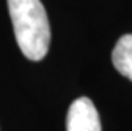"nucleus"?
Segmentation results:
<instances>
[{"label": "nucleus", "instance_id": "f257e3e1", "mask_svg": "<svg viewBox=\"0 0 132 131\" xmlns=\"http://www.w3.org/2000/svg\"><path fill=\"white\" fill-rule=\"evenodd\" d=\"M14 37L22 54L33 62L47 55L51 25L41 0H8Z\"/></svg>", "mask_w": 132, "mask_h": 131}, {"label": "nucleus", "instance_id": "f03ea898", "mask_svg": "<svg viewBox=\"0 0 132 131\" xmlns=\"http://www.w3.org/2000/svg\"><path fill=\"white\" fill-rule=\"evenodd\" d=\"M66 131H101L97 109L87 96H80L68 109Z\"/></svg>", "mask_w": 132, "mask_h": 131}, {"label": "nucleus", "instance_id": "7ed1b4c3", "mask_svg": "<svg viewBox=\"0 0 132 131\" xmlns=\"http://www.w3.org/2000/svg\"><path fill=\"white\" fill-rule=\"evenodd\" d=\"M112 62L120 74L132 81V35H123L112 52Z\"/></svg>", "mask_w": 132, "mask_h": 131}]
</instances>
